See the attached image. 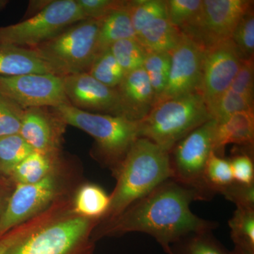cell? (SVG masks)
I'll return each mask as SVG.
<instances>
[{
	"label": "cell",
	"instance_id": "6da1fadb",
	"mask_svg": "<svg viewBox=\"0 0 254 254\" xmlns=\"http://www.w3.org/2000/svg\"><path fill=\"white\" fill-rule=\"evenodd\" d=\"M195 200H205L199 190L168 179L117 218L100 222L93 232V240L141 232L153 237L170 254V247L183 237L213 231L218 227L217 222L199 218L191 211L190 205Z\"/></svg>",
	"mask_w": 254,
	"mask_h": 254
},
{
	"label": "cell",
	"instance_id": "7a4b0ae2",
	"mask_svg": "<svg viewBox=\"0 0 254 254\" xmlns=\"http://www.w3.org/2000/svg\"><path fill=\"white\" fill-rule=\"evenodd\" d=\"M116 185L108 211L100 222L113 220L130 205L171 178L168 152L145 138L134 142L113 172Z\"/></svg>",
	"mask_w": 254,
	"mask_h": 254
},
{
	"label": "cell",
	"instance_id": "3957f363",
	"mask_svg": "<svg viewBox=\"0 0 254 254\" xmlns=\"http://www.w3.org/2000/svg\"><path fill=\"white\" fill-rule=\"evenodd\" d=\"M51 109L66 125L79 128L94 138L97 158L112 173L140 138L139 121L119 115L83 111L70 103Z\"/></svg>",
	"mask_w": 254,
	"mask_h": 254
},
{
	"label": "cell",
	"instance_id": "277c9868",
	"mask_svg": "<svg viewBox=\"0 0 254 254\" xmlns=\"http://www.w3.org/2000/svg\"><path fill=\"white\" fill-rule=\"evenodd\" d=\"M79 169L63 159L43 180L30 185H17L0 220V239L9 230L69 196L81 185Z\"/></svg>",
	"mask_w": 254,
	"mask_h": 254
},
{
	"label": "cell",
	"instance_id": "5b68a950",
	"mask_svg": "<svg viewBox=\"0 0 254 254\" xmlns=\"http://www.w3.org/2000/svg\"><path fill=\"white\" fill-rule=\"evenodd\" d=\"M213 120L200 93L159 102L139 120V136L165 151L195 128Z\"/></svg>",
	"mask_w": 254,
	"mask_h": 254
},
{
	"label": "cell",
	"instance_id": "8992f818",
	"mask_svg": "<svg viewBox=\"0 0 254 254\" xmlns=\"http://www.w3.org/2000/svg\"><path fill=\"white\" fill-rule=\"evenodd\" d=\"M100 25V20H83L31 49L57 76L88 72L98 55Z\"/></svg>",
	"mask_w": 254,
	"mask_h": 254
},
{
	"label": "cell",
	"instance_id": "52a82bcc",
	"mask_svg": "<svg viewBox=\"0 0 254 254\" xmlns=\"http://www.w3.org/2000/svg\"><path fill=\"white\" fill-rule=\"evenodd\" d=\"M99 219L79 216L72 209L14 245L6 254H94L93 234Z\"/></svg>",
	"mask_w": 254,
	"mask_h": 254
},
{
	"label": "cell",
	"instance_id": "ba28073f",
	"mask_svg": "<svg viewBox=\"0 0 254 254\" xmlns=\"http://www.w3.org/2000/svg\"><path fill=\"white\" fill-rule=\"evenodd\" d=\"M85 19L76 0L51 1L28 19L0 27V44L34 48Z\"/></svg>",
	"mask_w": 254,
	"mask_h": 254
},
{
	"label": "cell",
	"instance_id": "9c48e42d",
	"mask_svg": "<svg viewBox=\"0 0 254 254\" xmlns=\"http://www.w3.org/2000/svg\"><path fill=\"white\" fill-rule=\"evenodd\" d=\"M216 120H210L180 140L169 152L172 179L193 187L204 196L203 175L210 153L214 152V133Z\"/></svg>",
	"mask_w": 254,
	"mask_h": 254
},
{
	"label": "cell",
	"instance_id": "30bf717a",
	"mask_svg": "<svg viewBox=\"0 0 254 254\" xmlns=\"http://www.w3.org/2000/svg\"><path fill=\"white\" fill-rule=\"evenodd\" d=\"M0 94L23 110L69 103L63 77L53 73L0 76Z\"/></svg>",
	"mask_w": 254,
	"mask_h": 254
},
{
	"label": "cell",
	"instance_id": "8fae6325",
	"mask_svg": "<svg viewBox=\"0 0 254 254\" xmlns=\"http://www.w3.org/2000/svg\"><path fill=\"white\" fill-rule=\"evenodd\" d=\"M242 60L243 58L231 39L205 48L199 93L209 113L230 88Z\"/></svg>",
	"mask_w": 254,
	"mask_h": 254
},
{
	"label": "cell",
	"instance_id": "7c38bea8",
	"mask_svg": "<svg viewBox=\"0 0 254 254\" xmlns=\"http://www.w3.org/2000/svg\"><path fill=\"white\" fill-rule=\"evenodd\" d=\"M252 2L249 0H203L199 21L186 35L204 48L231 39Z\"/></svg>",
	"mask_w": 254,
	"mask_h": 254
},
{
	"label": "cell",
	"instance_id": "4fadbf2b",
	"mask_svg": "<svg viewBox=\"0 0 254 254\" xmlns=\"http://www.w3.org/2000/svg\"><path fill=\"white\" fill-rule=\"evenodd\" d=\"M204 47L183 33L171 52V66L168 83L155 103L199 93Z\"/></svg>",
	"mask_w": 254,
	"mask_h": 254
},
{
	"label": "cell",
	"instance_id": "5bb4252c",
	"mask_svg": "<svg viewBox=\"0 0 254 254\" xmlns=\"http://www.w3.org/2000/svg\"><path fill=\"white\" fill-rule=\"evenodd\" d=\"M63 78L65 94L75 108L90 113L123 116L117 88L105 86L88 72Z\"/></svg>",
	"mask_w": 254,
	"mask_h": 254
},
{
	"label": "cell",
	"instance_id": "9a60e30c",
	"mask_svg": "<svg viewBox=\"0 0 254 254\" xmlns=\"http://www.w3.org/2000/svg\"><path fill=\"white\" fill-rule=\"evenodd\" d=\"M67 125L51 108L24 110L19 134L34 151L60 155Z\"/></svg>",
	"mask_w": 254,
	"mask_h": 254
},
{
	"label": "cell",
	"instance_id": "2e32d148",
	"mask_svg": "<svg viewBox=\"0 0 254 254\" xmlns=\"http://www.w3.org/2000/svg\"><path fill=\"white\" fill-rule=\"evenodd\" d=\"M116 88L125 118L139 121L154 105V91L143 68L126 73Z\"/></svg>",
	"mask_w": 254,
	"mask_h": 254
},
{
	"label": "cell",
	"instance_id": "e0dca14e",
	"mask_svg": "<svg viewBox=\"0 0 254 254\" xmlns=\"http://www.w3.org/2000/svg\"><path fill=\"white\" fill-rule=\"evenodd\" d=\"M217 122V121H216ZM254 141V111L232 114L217 122L214 133V153L222 156L228 144L253 147Z\"/></svg>",
	"mask_w": 254,
	"mask_h": 254
},
{
	"label": "cell",
	"instance_id": "ac0fdd59",
	"mask_svg": "<svg viewBox=\"0 0 254 254\" xmlns=\"http://www.w3.org/2000/svg\"><path fill=\"white\" fill-rule=\"evenodd\" d=\"M29 73H53L31 48L0 44V76Z\"/></svg>",
	"mask_w": 254,
	"mask_h": 254
},
{
	"label": "cell",
	"instance_id": "d6986e66",
	"mask_svg": "<svg viewBox=\"0 0 254 254\" xmlns=\"http://www.w3.org/2000/svg\"><path fill=\"white\" fill-rule=\"evenodd\" d=\"M71 207L72 197H66L55 202L39 215L11 229L0 239V254H7L18 242L50 222L63 216L71 210Z\"/></svg>",
	"mask_w": 254,
	"mask_h": 254
},
{
	"label": "cell",
	"instance_id": "ffe728a7",
	"mask_svg": "<svg viewBox=\"0 0 254 254\" xmlns=\"http://www.w3.org/2000/svg\"><path fill=\"white\" fill-rule=\"evenodd\" d=\"M132 24L128 1L100 20L98 36V55L110 49L116 42L128 38H136Z\"/></svg>",
	"mask_w": 254,
	"mask_h": 254
},
{
	"label": "cell",
	"instance_id": "44dd1931",
	"mask_svg": "<svg viewBox=\"0 0 254 254\" xmlns=\"http://www.w3.org/2000/svg\"><path fill=\"white\" fill-rule=\"evenodd\" d=\"M182 35L168 18H160L148 23L137 33L136 38L147 53H171Z\"/></svg>",
	"mask_w": 254,
	"mask_h": 254
},
{
	"label": "cell",
	"instance_id": "7402d4cb",
	"mask_svg": "<svg viewBox=\"0 0 254 254\" xmlns=\"http://www.w3.org/2000/svg\"><path fill=\"white\" fill-rule=\"evenodd\" d=\"M110 196L99 185L85 182L75 190L72 199V212L79 216L100 219L108 211Z\"/></svg>",
	"mask_w": 254,
	"mask_h": 254
},
{
	"label": "cell",
	"instance_id": "603a6c76",
	"mask_svg": "<svg viewBox=\"0 0 254 254\" xmlns=\"http://www.w3.org/2000/svg\"><path fill=\"white\" fill-rule=\"evenodd\" d=\"M63 155L33 151L13 170L9 178L15 185H30L43 180L63 160Z\"/></svg>",
	"mask_w": 254,
	"mask_h": 254
},
{
	"label": "cell",
	"instance_id": "cb8c5ba5",
	"mask_svg": "<svg viewBox=\"0 0 254 254\" xmlns=\"http://www.w3.org/2000/svg\"><path fill=\"white\" fill-rule=\"evenodd\" d=\"M170 254H234L213 236V231L190 234L170 247Z\"/></svg>",
	"mask_w": 254,
	"mask_h": 254
},
{
	"label": "cell",
	"instance_id": "d4e9b609",
	"mask_svg": "<svg viewBox=\"0 0 254 254\" xmlns=\"http://www.w3.org/2000/svg\"><path fill=\"white\" fill-rule=\"evenodd\" d=\"M233 182L229 160L212 152L203 175V188L210 199L216 193H221Z\"/></svg>",
	"mask_w": 254,
	"mask_h": 254
},
{
	"label": "cell",
	"instance_id": "484cf974",
	"mask_svg": "<svg viewBox=\"0 0 254 254\" xmlns=\"http://www.w3.org/2000/svg\"><path fill=\"white\" fill-rule=\"evenodd\" d=\"M203 0H168L167 18L185 34L196 26L201 13Z\"/></svg>",
	"mask_w": 254,
	"mask_h": 254
},
{
	"label": "cell",
	"instance_id": "4316f807",
	"mask_svg": "<svg viewBox=\"0 0 254 254\" xmlns=\"http://www.w3.org/2000/svg\"><path fill=\"white\" fill-rule=\"evenodd\" d=\"M33 151L19 133L0 138V175L9 177L18 164Z\"/></svg>",
	"mask_w": 254,
	"mask_h": 254
},
{
	"label": "cell",
	"instance_id": "83f0119b",
	"mask_svg": "<svg viewBox=\"0 0 254 254\" xmlns=\"http://www.w3.org/2000/svg\"><path fill=\"white\" fill-rule=\"evenodd\" d=\"M228 225L235 247L254 252V210L237 208Z\"/></svg>",
	"mask_w": 254,
	"mask_h": 254
},
{
	"label": "cell",
	"instance_id": "f1b7e54d",
	"mask_svg": "<svg viewBox=\"0 0 254 254\" xmlns=\"http://www.w3.org/2000/svg\"><path fill=\"white\" fill-rule=\"evenodd\" d=\"M88 73L100 83L112 88H116L125 75L110 49L97 55Z\"/></svg>",
	"mask_w": 254,
	"mask_h": 254
},
{
	"label": "cell",
	"instance_id": "f546056e",
	"mask_svg": "<svg viewBox=\"0 0 254 254\" xmlns=\"http://www.w3.org/2000/svg\"><path fill=\"white\" fill-rule=\"evenodd\" d=\"M110 50L125 74L143 68L147 53L136 38L116 42Z\"/></svg>",
	"mask_w": 254,
	"mask_h": 254
},
{
	"label": "cell",
	"instance_id": "4dcf8cb0",
	"mask_svg": "<svg viewBox=\"0 0 254 254\" xmlns=\"http://www.w3.org/2000/svg\"><path fill=\"white\" fill-rule=\"evenodd\" d=\"M170 66L171 53H147L143 68L154 91L155 101L161 95L166 86L170 75Z\"/></svg>",
	"mask_w": 254,
	"mask_h": 254
},
{
	"label": "cell",
	"instance_id": "1f68e13d",
	"mask_svg": "<svg viewBox=\"0 0 254 254\" xmlns=\"http://www.w3.org/2000/svg\"><path fill=\"white\" fill-rule=\"evenodd\" d=\"M128 6L136 36L148 23L158 18H167L166 1H128Z\"/></svg>",
	"mask_w": 254,
	"mask_h": 254
},
{
	"label": "cell",
	"instance_id": "d6a6232c",
	"mask_svg": "<svg viewBox=\"0 0 254 254\" xmlns=\"http://www.w3.org/2000/svg\"><path fill=\"white\" fill-rule=\"evenodd\" d=\"M250 111H254V99L228 89L214 105L210 114L218 122L232 114Z\"/></svg>",
	"mask_w": 254,
	"mask_h": 254
},
{
	"label": "cell",
	"instance_id": "836d02e7",
	"mask_svg": "<svg viewBox=\"0 0 254 254\" xmlns=\"http://www.w3.org/2000/svg\"><path fill=\"white\" fill-rule=\"evenodd\" d=\"M231 40L243 59L254 58V15L252 8L240 20Z\"/></svg>",
	"mask_w": 254,
	"mask_h": 254
},
{
	"label": "cell",
	"instance_id": "e575fe53",
	"mask_svg": "<svg viewBox=\"0 0 254 254\" xmlns=\"http://www.w3.org/2000/svg\"><path fill=\"white\" fill-rule=\"evenodd\" d=\"M24 110L0 94V138L19 133Z\"/></svg>",
	"mask_w": 254,
	"mask_h": 254
},
{
	"label": "cell",
	"instance_id": "d590c367",
	"mask_svg": "<svg viewBox=\"0 0 254 254\" xmlns=\"http://www.w3.org/2000/svg\"><path fill=\"white\" fill-rule=\"evenodd\" d=\"M254 58L242 60V64L229 90L254 99Z\"/></svg>",
	"mask_w": 254,
	"mask_h": 254
},
{
	"label": "cell",
	"instance_id": "8d00e7d4",
	"mask_svg": "<svg viewBox=\"0 0 254 254\" xmlns=\"http://www.w3.org/2000/svg\"><path fill=\"white\" fill-rule=\"evenodd\" d=\"M237 208L254 210V184L245 185L233 182L221 193Z\"/></svg>",
	"mask_w": 254,
	"mask_h": 254
},
{
	"label": "cell",
	"instance_id": "74e56055",
	"mask_svg": "<svg viewBox=\"0 0 254 254\" xmlns=\"http://www.w3.org/2000/svg\"><path fill=\"white\" fill-rule=\"evenodd\" d=\"M86 19L101 20L123 4L115 0H76Z\"/></svg>",
	"mask_w": 254,
	"mask_h": 254
},
{
	"label": "cell",
	"instance_id": "f35d334b",
	"mask_svg": "<svg viewBox=\"0 0 254 254\" xmlns=\"http://www.w3.org/2000/svg\"><path fill=\"white\" fill-rule=\"evenodd\" d=\"M234 181L245 185L254 184V160L251 155L242 153L229 160Z\"/></svg>",
	"mask_w": 254,
	"mask_h": 254
},
{
	"label": "cell",
	"instance_id": "ab89813d",
	"mask_svg": "<svg viewBox=\"0 0 254 254\" xmlns=\"http://www.w3.org/2000/svg\"><path fill=\"white\" fill-rule=\"evenodd\" d=\"M16 185L9 177L0 175V220L14 192Z\"/></svg>",
	"mask_w": 254,
	"mask_h": 254
},
{
	"label": "cell",
	"instance_id": "60d3db41",
	"mask_svg": "<svg viewBox=\"0 0 254 254\" xmlns=\"http://www.w3.org/2000/svg\"><path fill=\"white\" fill-rule=\"evenodd\" d=\"M234 254H254V252H250V251L244 250V249L239 248V247H235L233 251Z\"/></svg>",
	"mask_w": 254,
	"mask_h": 254
},
{
	"label": "cell",
	"instance_id": "b9f144b4",
	"mask_svg": "<svg viewBox=\"0 0 254 254\" xmlns=\"http://www.w3.org/2000/svg\"><path fill=\"white\" fill-rule=\"evenodd\" d=\"M8 4V1H4V0H0V11L4 9L6 4Z\"/></svg>",
	"mask_w": 254,
	"mask_h": 254
}]
</instances>
